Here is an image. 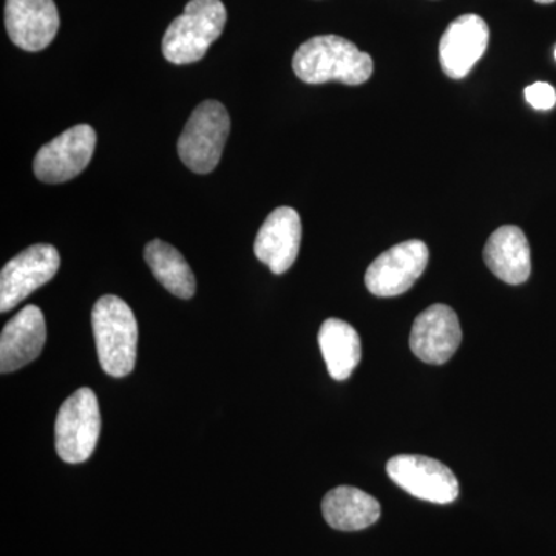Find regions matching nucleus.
<instances>
[{
  "mask_svg": "<svg viewBox=\"0 0 556 556\" xmlns=\"http://www.w3.org/2000/svg\"><path fill=\"white\" fill-rule=\"evenodd\" d=\"M318 345L332 379L342 382L353 375L362 357L356 329L340 318H328L318 331Z\"/></svg>",
  "mask_w": 556,
  "mask_h": 556,
  "instance_id": "f3484780",
  "label": "nucleus"
},
{
  "mask_svg": "<svg viewBox=\"0 0 556 556\" xmlns=\"http://www.w3.org/2000/svg\"><path fill=\"white\" fill-rule=\"evenodd\" d=\"M302 222L298 211L288 206L277 207L260 228L254 252L274 274H285L298 260Z\"/></svg>",
  "mask_w": 556,
  "mask_h": 556,
  "instance_id": "ddd939ff",
  "label": "nucleus"
},
{
  "mask_svg": "<svg viewBox=\"0 0 556 556\" xmlns=\"http://www.w3.org/2000/svg\"><path fill=\"white\" fill-rule=\"evenodd\" d=\"M144 258L156 280L175 298H193L197 289L195 276L178 249L166 241L153 240L146 247Z\"/></svg>",
  "mask_w": 556,
  "mask_h": 556,
  "instance_id": "a211bd4d",
  "label": "nucleus"
},
{
  "mask_svg": "<svg viewBox=\"0 0 556 556\" xmlns=\"http://www.w3.org/2000/svg\"><path fill=\"white\" fill-rule=\"evenodd\" d=\"M5 27L11 42L25 51L47 49L60 30L53 0H7Z\"/></svg>",
  "mask_w": 556,
  "mask_h": 556,
  "instance_id": "f8f14e48",
  "label": "nucleus"
},
{
  "mask_svg": "<svg viewBox=\"0 0 556 556\" xmlns=\"http://www.w3.org/2000/svg\"><path fill=\"white\" fill-rule=\"evenodd\" d=\"M60 252L51 244H35L11 258L0 273V313H7L56 276Z\"/></svg>",
  "mask_w": 556,
  "mask_h": 556,
  "instance_id": "6e6552de",
  "label": "nucleus"
},
{
  "mask_svg": "<svg viewBox=\"0 0 556 556\" xmlns=\"http://www.w3.org/2000/svg\"><path fill=\"white\" fill-rule=\"evenodd\" d=\"M463 340L459 318L447 305H433L416 317L409 346L420 361L442 365L456 353Z\"/></svg>",
  "mask_w": 556,
  "mask_h": 556,
  "instance_id": "9d476101",
  "label": "nucleus"
},
{
  "mask_svg": "<svg viewBox=\"0 0 556 556\" xmlns=\"http://www.w3.org/2000/svg\"><path fill=\"white\" fill-rule=\"evenodd\" d=\"M489 25L478 14H464L448 25L439 42V61L452 79L466 78L489 47Z\"/></svg>",
  "mask_w": 556,
  "mask_h": 556,
  "instance_id": "9b49d317",
  "label": "nucleus"
},
{
  "mask_svg": "<svg viewBox=\"0 0 556 556\" xmlns=\"http://www.w3.org/2000/svg\"><path fill=\"white\" fill-rule=\"evenodd\" d=\"M486 268L508 285H521L532 273L530 247L518 226H503L486 240L484 248Z\"/></svg>",
  "mask_w": 556,
  "mask_h": 556,
  "instance_id": "2eb2a0df",
  "label": "nucleus"
},
{
  "mask_svg": "<svg viewBox=\"0 0 556 556\" xmlns=\"http://www.w3.org/2000/svg\"><path fill=\"white\" fill-rule=\"evenodd\" d=\"M91 327L102 369L124 378L137 364L138 324L134 311L116 295H102L91 311Z\"/></svg>",
  "mask_w": 556,
  "mask_h": 556,
  "instance_id": "f03ea898",
  "label": "nucleus"
},
{
  "mask_svg": "<svg viewBox=\"0 0 556 556\" xmlns=\"http://www.w3.org/2000/svg\"><path fill=\"white\" fill-rule=\"evenodd\" d=\"M394 484L409 495L433 504H450L459 495V482L452 470L433 457L397 455L387 464Z\"/></svg>",
  "mask_w": 556,
  "mask_h": 556,
  "instance_id": "0eeeda50",
  "label": "nucleus"
},
{
  "mask_svg": "<svg viewBox=\"0 0 556 556\" xmlns=\"http://www.w3.org/2000/svg\"><path fill=\"white\" fill-rule=\"evenodd\" d=\"M555 60H556V47H555Z\"/></svg>",
  "mask_w": 556,
  "mask_h": 556,
  "instance_id": "412c9836",
  "label": "nucleus"
},
{
  "mask_svg": "<svg viewBox=\"0 0 556 556\" xmlns=\"http://www.w3.org/2000/svg\"><path fill=\"white\" fill-rule=\"evenodd\" d=\"M430 251L424 241L399 243L380 254L365 274V285L378 298H396L407 292L428 265Z\"/></svg>",
  "mask_w": 556,
  "mask_h": 556,
  "instance_id": "1a4fd4ad",
  "label": "nucleus"
},
{
  "mask_svg": "<svg viewBox=\"0 0 556 556\" xmlns=\"http://www.w3.org/2000/svg\"><path fill=\"white\" fill-rule=\"evenodd\" d=\"M325 521L332 529L356 532L375 525L380 518V504L356 486L340 485L332 489L321 501Z\"/></svg>",
  "mask_w": 556,
  "mask_h": 556,
  "instance_id": "dca6fc26",
  "label": "nucleus"
},
{
  "mask_svg": "<svg viewBox=\"0 0 556 556\" xmlns=\"http://www.w3.org/2000/svg\"><path fill=\"white\" fill-rule=\"evenodd\" d=\"M226 21L228 13L222 0H190L185 13L172 22L164 35V58L177 65L203 60L225 30Z\"/></svg>",
  "mask_w": 556,
  "mask_h": 556,
  "instance_id": "7ed1b4c3",
  "label": "nucleus"
},
{
  "mask_svg": "<svg viewBox=\"0 0 556 556\" xmlns=\"http://www.w3.org/2000/svg\"><path fill=\"white\" fill-rule=\"evenodd\" d=\"M46 318L38 306L21 309L2 329L0 336V371H17L42 353L46 345Z\"/></svg>",
  "mask_w": 556,
  "mask_h": 556,
  "instance_id": "4468645a",
  "label": "nucleus"
},
{
  "mask_svg": "<svg viewBox=\"0 0 556 556\" xmlns=\"http://www.w3.org/2000/svg\"><path fill=\"white\" fill-rule=\"evenodd\" d=\"M230 118L218 101L201 102L178 139V155L186 167L195 174H211L222 160L228 141Z\"/></svg>",
  "mask_w": 556,
  "mask_h": 556,
  "instance_id": "20e7f679",
  "label": "nucleus"
},
{
  "mask_svg": "<svg viewBox=\"0 0 556 556\" xmlns=\"http://www.w3.org/2000/svg\"><path fill=\"white\" fill-rule=\"evenodd\" d=\"M526 100L536 110H551L556 104V91L551 84L535 83L525 90Z\"/></svg>",
  "mask_w": 556,
  "mask_h": 556,
  "instance_id": "6ab92c4d",
  "label": "nucleus"
},
{
  "mask_svg": "<svg viewBox=\"0 0 556 556\" xmlns=\"http://www.w3.org/2000/svg\"><path fill=\"white\" fill-rule=\"evenodd\" d=\"M97 146V131L89 124H79L42 146L36 153L33 169L36 178L60 185L78 177L89 166Z\"/></svg>",
  "mask_w": 556,
  "mask_h": 556,
  "instance_id": "423d86ee",
  "label": "nucleus"
},
{
  "mask_svg": "<svg viewBox=\"0 0 556 556\" xmlns=\"http://www.w3.org/2000/svg\"><path fill=\"white\" fill-rule=\"evenodd\" d=\"M292 68L306 84L339 80L346 86H361L372 75V58L356 43L336 35L316 36L295 51Z\"/></svg>",
  "mask_w": 556,
  "mask_h": 556,
  "instance_id": "f257e3e1",
  "label": "nucleus"
},
{
  "mask_svg": "<svg viewBox=\"0 0 556 556\" xmlns=\"http://www.w3.org/2000/svg\"><path fill=\"white\" fill-rule=\"evenodd\" d=\"M535 2L538 3H544V5H546V3H554L555 0H535Z\"/></svg>",
  "mask_w": 556,
  "mask_h": 556,
  "instance_id": "aec40b11",
  "label": "nucleus"
},
{
  "mask_svg": "<svg viewBox=\"0 0 556 556\" xmlns=\"http://www.w3.org/2000/svg\"><path fill=\"white\" fill-rule=\"evenodd\" d=\"M101 433V413L97 394L90 388H79L61 405L54 426L56 452L64 463H86Z\"/></svg>",
  "mask_w": 556,
  "mask_h": 556,
  "instance_id": "39448f33",
  "label": "nucleus"
}]
</instances>
